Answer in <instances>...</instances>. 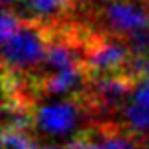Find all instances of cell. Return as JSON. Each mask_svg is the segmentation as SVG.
I'll use <instances>...</instances> for the list:
<instances>
[{"mask_svg":"<svg viewBox=\"0 0 149 149\" xmlns=\"http://www.w3.org/2000/svg\"><path fill=\"white\" fill-rule=\"evenodd\" d=\"M80 113H86V111L82 109L80 102L74 96L62 104L36 107L35 127H38L47 135H65L77 125Z\"/></svg>","mask_w":149,"mask_h":149,"instance_id":"obj_3","label":"cell"},{"mask_svg":"<svg viewBox=\"0 0 149 149\" xmlns=\"http://www.w3.org/2000/svg\"><path fill=\"white\" fill-rule=\"evenodd\" d=\"M51 31L53 20H46L42 17L24 18L18 31L2 42V65L26 74L38 73L44 64Z\"/></svg>","mask_w":149,"mask_h":149,"instance_id":"obj_1","label":"cell"},{"mask_svg":"<svg viewBox=\"0 0 149 149\" xmlns=\"http://www.w3.org/2000/svg\"><path fill=\"white\" fill-rule=\"evenodd\" d=\"M2 2H4V4L7 6V4H9V2H11V0H2Z\"/></svg>","mask_w":149,"mask_h":149,"instance_id":"obj_7","label":"cell"},{"mask_svg":"<svg viewBox=\"0 0 149 149\" xmlns=\"http://www.w3.org/2000/svg\"><path fill=\"white\" fill-rule=\"evenodd\" d=\"M2 144H4V149H44L29 131L9 127V125H4Z\"/></svg>","mask_w":149,"mask_h":149,"instance_id":"obj_4","label":"cell"},{"mask_svg":"<svg viewBox=\"0 0 149 149\" xmlns=\"http://www.w3.org/2000/svg\"><path fill=\"white\" fill-rule=\"evenodd\" d=\"M96 17L106 31L129 36L149 29V0H107Z\"/></svg>","mask_w":149,"mask_h":149,"instance_id":"obj_2","label":"cell"},{"mask_svg":"<svg viewBox=\"0 0 149 149\" xmlns=\"http://www.w3.org/2000/svg\"><path fill=\"white\" fill-rule=\"evenodd\" d=\"M22 17H18L15 9H9V7H4L2 11V42H6L7 38H11V36L18 31V27L22 26Z\"/></svg>","mask_w":149,"mask_h":149,"instance_id":"obj_5","label":"cell"},{"mask_svg":"<svg viewBox=\"0 0 149 149\" xmlns=\"http://www.w3.org/2000/svg\"><path fill=\"white\" fill-rule=\"evenodd\" d=\"M144 78L149 80V55H146L144 58Z\"/></svg>","mask_w":149,"mask_h":149,"instance_id":"obj_6","label":"cell"}]
</instances>
